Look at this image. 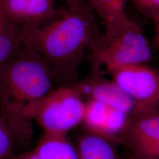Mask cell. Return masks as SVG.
<instances>
[{"instance_id": "obj_1", "label": "cell", "mask_w": 159, "mask_h": 159, "mask_svg": "<svg viewBox=\"0 0 159 159\" xmlns=\"http://www.w3.org/2000/svg\"><path fill=\"white\" fill-rule=\"evenodd\" d=\"M20 28V27H19ZM23 46L38 52L50 66L55 80L74 85L87 52L102 42L104 32L85 0L68 8L63 15L41 27L20 28Z\"/></svg>"}, {"instance_id": "obj_2", "label": "cell", "mask_w": 159, "mask_h": 159, "mask_svg": "<svg viewBox=\"0 0 159 159\" xmlns=\"http://www.w3.org/2000/svg\"><path fill=\"white\" fill-rule=\"evenodd\" d=\"M55 80L46 60L23 44L0 67V114L16 141L31 138L29 110L51 91Z\"/></svg>"}, {"instance_id": "obj_3", "label": "cell", "mask_w": 159, "mask_h": 159, "mask_svg": "<svg viewBox=\"0 0 159 159\" xmlns=\"http://www.w3.org/2000/svg\"><path fill=\"white\" fill-rule=\"evenodd\" d=\"M152 57L148 39L140 27L130 18L112 35L104 34L101 44L90 52L91 68L104 75L119 67L147 63Z\"/></svg>"}, {"instance_id": "obj_4", "label": "cell", "mask_w": 159, "mask_h": 159, "mask_svg": "<svg viewBox=\"0 0 159 159\" xmlns=\"http://www.w3.org/2000/svg\"><path fill=\"white\" fill-rule=\"evenodd\" d=\"M85 102L73 85L52 89L29 110L27 116L35 120L44 131L67 134L81 123Z\"/></svg>"}, {"instance_id": "obj_5", "label": "cell", "mask_w": 159, "mask_h": 159, "mask_svg": "<svg viewBox=\"0 0 159 159\" xmlns=\"http://www.w3.org/2000/svg\"><path fill=\"white\" fill-rule=\"evenodd\" d=\"M112 80L150 113H158L159 72L144 64H129L114 69Z\"/></svg>"}, {"instance_id": "obj_6", "label": "cell", "mask_w": 159, "mask_h": 159, "mask_svg": "<svg viewBox=\"0 0 159 159\" xmlns=\"http://www.w3.org/2000/svg\"><path fill=\"white\" fill-rule=\"evenodd\" d=\"M74 88L87 100L103 102L127 114L131 119L150 113L129 96L113 80H108L96 70H90L87 77L76 82Z\"/></svg>"}, {"instance_id": "obj_7", "label": "cell", "mask_w": 159, "mask_h": 159, "mask_svg": "<svg viewBox=\"0 0 159 159\" xmlns=\"http://www.w3.org/2000/svg\"><path fill=\"white\" fill-rule=\"evenodd\" d=\"M56 0H2L8 21L21 27H41L61 17L66 10L58 9Z\"/></svg>"}, {"instance_id": "obj_8", "label": "cell", "mask_w": 159, "mask_h": 159, "mask_svg": "<svg viewBox=\"0 0 159 159\" xmlns=\"http://www.w3.org/2000/svg\"><path fill=\"white\" fill-rule=\"evenodd\" d=\"M159 142V114H148L131 119L124 135V143L133 147Z\"/></svg>"}, {"instance_id": "obj_9", "label": "cell", "mask_w": 159, "mask_h": 159, "mask_svg": "<svg viewBox=\"0 0 159 159\" xmlns=\"http://www.w3.org/2000/svg\"><path fill=\"white\" fill-rule=\"evenodd\" d=\"M104 27V34L110 36L129 18L126 15V0H85Z\"/></svg>"}, {"instance_id": "obj_10", "label": "cell", "mask_w": 159, "mask_h": 159, "mask_svg": "<svg viewBox=\"0 0 159 159\" xmlns=\"http://www.w3.org/2000/svg\"><path fill=\"white\" fill-rule=\"evenodd\" d=\"M114 144L102 137L87 133L80 138L77 146L80 159H120Z\"/></svg>"}, {"instance_id": "obj_11", "label": "cell", "mask_w": 159, "mask_h": 159, "mask_svg": "<svg viewBox=\"0 0 159 159\" xmlns=\"http://www.w3.org/2000/svg\"><path fill=\"white\" fill-rule=\"evenodd\" d=\"M110 107L103 102L94 100H88L85 102L82 123L90 133L101 136L108 118Z\"/></svg>"}, {"instance_id": "obj_12", "label": "cell", "mask_w": 159, "mask_h": 159, "mask_svg": "<svg viewBox=\"0 0 159 159\" xmlns=\"http://www.w3.org/2000/svg\"><path fill=\"white\" fill-rule=\"evenodd\" d=\"M66 137L65 134L44 131L33 151L40 159H57Z\"/></svg>"}, {"instance_id": "obj_13", "label": "cell", "mask_w": 159, "mask_h": 159, "mask_svg": "<svg viewBox=\"0 0 159 159\" xmlns=\"http://www.w3.org/2000/svg\"><path fill=\"white\" fill-rule=\"evenodd\" d=\"M19 32L20 28L11 23L0 32V67L22 46Z\"/></svg>"}, {"instance_id": "obj_14", "label": "cell", "mask_w": 159, "mask_h": 159, "mask_svg": "<svg viewBox=\"0 0 159 159\" xmlns=\"http://www.w3.org/2000/svg\"><path fill=\"white\" fill-rule=\"evenodd\" d=\"M16 139L0 114V159H10Z\"/></svg>"}, {"instance_id": "obj_15", "label": "cell", "mask_w": 159, "mask_h": 159, "mask_svg": "<svg viewBox=\"0 0 159 159\" xmlns=\"http://www.w3.org/2000/svg\"><path fill=\"white\" fill-rule=\"evenodd\" d=\"M133 159H159V142L131 147Z\"/></svg>"}, {"instance_id": "obj_16", "label": "cell", "mask_w": 159, "mask_h": 159, "mask_svg": "<svg viewBox=\"0 0 159 159\" xmlns=\"http://www.w3.org/2000/svg\"><path fill=\"white\" fill-rule=\"evenodd\" d=\"M131 1L139 11L152 20L159 16V0Z\"/></svg>"}, {"instance_id": "obj_17", "label": "cell", "mask_w": 159, "mask_h": 159, "mask_svg": "<svg viewBox=\"0 0 159 159\" xmlns=\"http://www.w3.org/2000/svg\"><path fill=\"white\" fill-rule=\"evenodd\" d=\"M57 159H80L77 147L74 146L67 136L63 142Z\"/></svg>"}, {"instance_id": "obj_18", "label": "cell", "mask_w": 159, "mask_h": 159, "mask_svg": "<svg viewBox=\"0 0 159 159\" xmlns=\"http://www.w3.org/2000/svg\"><path fill=\"white\" fill-rule=\"evenodd\" d=\"M10 24L4 12L2 0H0V32L6 29Z\"/></svg>"}, {"instance_id": "obj_19", "label": "cell", "mask_w": 159, "mask_h": 159, "mask_svg": "<svg viewBox=\"0 0 159 159\" xmlns=\"http://www.w3.org/2000/svg\"><path fill=\"white\" fill-rule=\"evenodd\" d=\"M10 159H40L34 151L26 152L18 154L16 156H12Z\"/></svg>"}, {"instance_id": "obj_20", "label": "cell", "mask_w": 159, "mask_h": 159, "mask_svg": "<svg viewBox=\"0 0 159 159\" xmlns=\"http://www.w3.org/2000/svg\"><path fill=\"white\" fill-rule=\"evenodd\" d=\"M154 25L155 35L154 37V45L159 50V16L152 20Z\"/></svg>"}, {"instance_id": "obj_21", "label": "cell", "mask_w": 159, "mask_h": 159, "mask_svg": "<svg viewBox=\"0 0 159 159\" xmlns=\"http://www.w3.org/2000/svg\"><path fill=\"white\" fill-rule=\"evenodd\" d=\"M67 4L68 8H72L74 7L83 1V0H63Z\"/></svg>"}, {"instance_id": "obj_22", "label": "cell", "mask_w": 159, "mask_h": 159, "mask_svg": "<svg viewBox=\"0 0 159 159\" xmlns=\"http://www.w3.org/2000/svg\"><path fill=\"white\" fill-rule=\"evenodd\" d=\"M131 159H132V158H131Z\"/></svg>"}, {"instance_id": "obj_23", "label": "cell", "mask_w": 159, "mask_h": 159, "mask_svg": "<svg viewBox=\"0 0 159 159\" xmlns=\"http://www.w3.org/2000/svg\"></svg>"}]
</instances>
